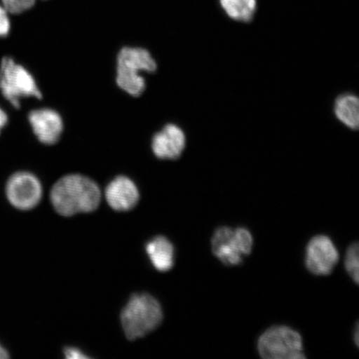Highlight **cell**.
<instances>
[{
    "label": "cell",
    "mask_w": 359,
    "mask_h": 359,
    "mask_svg": "<svg viewBox=\"0 0 359 359\" xmlns=\"http://www.w3.org/2000/svg\"><path fill=\"white\" fill-rule=\"evenodd\" d=\"M50 199L56 212L64 217L94 212L101 201L97 183L79 174L67 175L55 184Z\"/></svg>",
    "instance_id": "obj_1"
},
{
    "label": "cell",
    "mask_w": 359,
    "mask_h": 359,
    "mask_svg": "<svg viewBox=\"0 0 359 359\" xmlns=\"http://www.w3.org/2000/svg\"><path fill=\"white\" fill-rule=\"evenodd\" d=\"M163 313L157 300L148 294H134L121 316L126 337L129 340L142 338L163 321Z\"/></svg>",
    "instance_id": "obj_2"
},
{
    "label": "cell",
    "mask_w": 359,
    "mask_h": 359,
    "mask_svg": "<svg viewBox=\"0 0 359 359\" xmlns=\"http://www.w3.org/2000/svg\"><path fill=\"white\" fill-rule=\"evenodd\" d=\"M156 62L145 48L125 47L118 53L116 65V83L133 97L141 96L146 89L142 72L154 73Z\"/></svg>",
    "instance_id": "obj_3"
},
{
    "label": "cell",
    "mask_w": 359,
    "mask_h": 359,
    "mask_svg": "<svg viewBox=\"0 0 359 359\" xmlns=\"http://www.w3.org/2000/svg\"><path fill=\"white\" fill-rule=\"evenodd\" d=\"M0 90L15 109H20L22 98H42V93L32 74L8 57H4L0 65Z\"/></svg>",
    "instance_id": "obj_4"
},
{
    "label": "cell",
    "mask_w": 359,
    "mask_h": 359,
    "mask_svg": "<svg viewBox=\"0 0 359 359\" xmlns=\"http://www.w3.org/2000/svg\"><path fill=\"white\" fill-rule=\"evenodd\" d=\"M258 350L266 359L305 358L302 335L287 326L271 327L264 332L258 341Z\"/></svg>",
    "instance_id": "obj_5"
},
{
    "label": "cell",
    "mask_w": 359,
    "mask_h": 359,
    "mask_svg": "<svg viewBox=\"0 0 359 359\" xmlns=\"http://www.w3.org/2000/svg\"><path fill=\"white\" fill-rule=\"evenodd\" d=\"M253 237L245 228H219L212 240L215 257L228 266L240 264L253 248Z\"/></svg>",
    "instance_id": "obj_6"
},
{
    "label": "cell",
    "mask_w": 359,
    "mask_h": 359,
    "mask_svg": "<svg viewBox=\"0 0 359 359\" xmlns=\"http://www.w3.org/2000/svg\"><path fill=\"white\" fill-rule=\"evenodd\" d=\"M41 182L34 174L20 172L12 175L7 182L6 196L10 203L22 210L33 209L41 201Z\"/></svg>",
    "instance_id": "obj_7"
},
{
    "label": "cell",
    "mask_w": 359,
    "mask_h": 359,
    "mask_svg": "<svg viewBox=\"0 0 359 359\" xmlns=\"http://www.w3.org/2000/svg\"><path fill=\"white\" fill-rule=\"evenodd\" d=\"M339 262V252L333 241L326 236H317L309 241L306 249V266L316 276H327Z\"/></svg>",
    "instance_id": "obj_8"
},
{
    "label": "cell",
    "mask_w": 359,
    "mask_h": 359,
    "mask_svg": "<svg viewBox=\"0 0 359 359\" xmlns=\"http://www.w3.org/2000/svg\"><path fill=\"white\" fill-rule=\"evenodd\" d=\"M29 122L35 136L43 144H55L64 131L61 116L53 109H41L31 111Z\"/></svg>",
    "instance_id": "obj_9"
},
{
    "label": "cell",
    "mask_w": 359,
    "mask_h": 359,
    "mask_svg": "<svg viewBox=\"0 0 359 359\" xmlns=\"http://www.w3.org/2000/svg\"><path fill=\"white\" fill-rule=\"evenodd\" d=\"M187 145L185 133L175 124L165 126L152 138L151 148L157 158L177 160L183 154Z\"/></svg>",
    "instance_id": "obj_10"
},
{
    "label": "cell",
    "mask_w": 359,
    "mask_h": 359,
    "mask_svg": "<svg viewBox=\"0 0 359 359\" xmlns=\"http://www.w3.org/2000/svg\"><path fill=\"white\" fill-rule=\"evenodd\" d=\"M107 203L118 212H127L137 204L139 191L131 179L119 176L107 185L105 191Z\"/></svg>",
    "instance_id": "obj_11"
},
{
    "label": "cell",
    "mask_w": 359,
    "mask_h": 359,
    "mask_svg": "<svg viewBox=\"0 0 359 359\" xmlns=\"http://www.w3.org/2000/svg\"><path fill=\"white\" fill-rule=\"evenodd\" d=\"M147 253L157 271L165 272L174 266V246L167 238L156 236L148 242Z\"/></svg>",
    "instance_id": "obj_12"
},
{
    "label": "cell",
    "mask_w": 359,
    "mask_h": 359,
    "mask_svg": "<svg viewBox=\"0 0 359 359\" xmlns=\"http://www.w3.org/2000/svg\"><path fill=\"white\" fill-rule=\"evenodd\" d=\"M336 118L352 130L359 127V101L353 93H344L337 98L334 103Z\"/></svg>",
    "instance_id": "obj_13"
},
{
    "label": "cell",
    "mask_w": 359,
    "mask_h": 359,
    "mask_svg": "<svg viewBox=\"0 0 359 359\" xmlns=\"http://www.w3.org/2000/svg\"><path fill=\"white\" fill-rule=\"evenodd\" d=\"M221 6L231 20L248 22L257 11V0H219Z\"/></svg>",
    "instance_id": "obj_14"
},
{
    "label": "cell",
    "mask_w": 359,
    "mask_h": 359,
    "mask_svg": "<svg viewBox=\"0 0 359 359\" xmlns=\"http://www.w3.org/2000/svg\"><path fill=\"white\" fill-rule=\"evenodd\" d=\"M358 244L354 243L349 246L345 257V268L353 280L358 284Z\"/></svg>",
    "instance_id": "obj_15"
},
{
    "label": "cell",
    "mask_w": 359,
    "mask_h": 359,
    "mask_svg": "<svg viewBox=\"0 0 359 359\" xmlns=\"http://www.w3.org/2000/svg\"><path fill=\"white\" fill-rule=\"evenodd\" d=\"M2 6L8 15H20L34 6L36 0H1Z\"/></svg>",
    "instance_id": "obj_16"
},
{
    "label": "cell",
    "mask_w": 359,
    "mask_h": 359,
    "mask_svg": "<svg viewBox=\"0 0 359 359\" xmlns=\"http://www.w3.org/2000/svg\"><path fill=\"white\" fill-rule=\"evenodd\" d=\"M11 24L8 12L0 6V38L6 37L10 34Z\"/></svg>",
    "instance_id": "obj_17"
},
{
    "label": "cell",
    "mask_w": 359,
    "mask_h": 359,
    "mask_svg": "<svg viewBox=\"0 0 359 359\" xmlns=\"http://www.w3.org/2000/svg\"><path fill=\"white\" fill-rule=\"evenodd\" d=\"M65 356L67 359H84L89 358L86 354L81 351L80 349L74 347H67L65 348Z\"/></svg>",
    "instance_id": "obj_18"
},
{
    "label": "cell",
    "mask_w": 359,
    "mask_h": 359,
    "mask_svg": "<svg viewBox=\"0 0 359 359\" xmlns=\"http://www.w3.org/2000/svg\"><path fill=\"white\" fill-rule=\"evenodd\" d=\"M8 120L6 112L0 107V133H1L2 129L7 125Z\"/></svg>",
    "instance_id": "obj_19"
},
{
    "label": "cell",
    "mask_w": 359,
    "mask_h": 359,
    "mask_svg": "<svg viewBox=\"0 0 359 359\" xmlns=\"http://www.w3.org/2000/svg\"><path fill=\"white\" fill-rule=\"evenodd\" d=\"M8 357V353L7 352V350L4 348L1 344H0V359H6Z\"/></svg>",
    "instance_id": "obj_20"
}]
</instances>
